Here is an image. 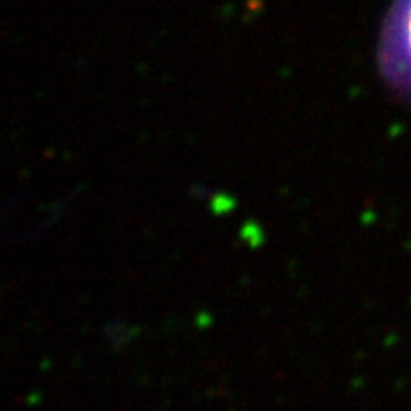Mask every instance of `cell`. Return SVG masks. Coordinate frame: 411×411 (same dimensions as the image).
<instances>
[{
  "label": "cell",
  "mask_w": 411,
  "mask_h": 411,
  "mask_svg": "<svg viewBox=\"0 0 411 411\" xmlns=\"http://www.w3.org/2000/svg\"><path fill=\"white\" fill-rule=\"evenodd\" d=\"M385 81L411 100V0H394L382 30L379 50Z\"/></svg>",
  "instance_id": "1"
}]
</instances>
